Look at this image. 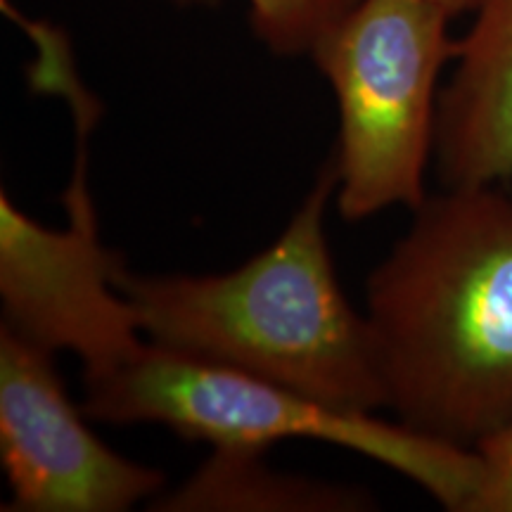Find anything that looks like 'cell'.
<instances>
[{
  "instance_id": "6da1fadb",
  "label": "cell",
  "mask_w": 512,
  "mask_h": 512,
  "mask_svg": "<svg viewBox=\"0 0 512 512\" xmlns=\"http://www.w3.org/2000/svg\"><path fill=\"white\" fill-rule=\"evenodd\" d=\"M368 278V320L399 422L475 448L512 422V195L425 197Z\"/></svg>"
},
{
  "instance_id": "7a4b0ae2",
  "label": "cell",
  "mask_w": 512,
  "mask_h": 512,
  "mask_svg": "<svg viewBox=\"0 0 512 512\" xmlns=\"http://www.w3.org/2000/svg\"><path fill=\"white\" fill-rule=\"evenodd\" d=\"M335 192L330 159L278 240L230 273L138 275L121 264L114 283L143 335L349 411L387 406L375 332L349 304L325 238Z\"/></svg>"
},
{
  "instance_id": "3957f363",
  "label": "cell",
  "mask_w": 512,
  "mask_h": 512,
  "mask_svg": "<svg viewBox=\"0 0 512 512\" xmlns=\"http://www.w3.org/2000/svg\"><path fill=\"white\" fill-rule=\"evenodd\" d=\"M83 411L107 425H159L211 448H261L316 439L373 458L413 479L448 510H465L477 456L403 422L349 411L283 384L202 361L145 339L117 366L83 373Z\"/></svg>"
},
{
  "instance_id": "277c9868",
  "label": "cell",
  "mask_w": 512,
  "mask_h": 512,
  "mask_svg": "<svg viewBox=\"0 0 512 512\" xmlns=\"http://www.w3.org/2000/svg\"><path fill=\"white\" fill-rule=\"evenodd\" d=\"M448 19L427 0H356L311 50L339 105L332 162L344 221L425 202L437 81L456 55Z\"/></svg>"
},
{
  "instance_id": "5b68a950",
  "label": "cell",
  "mask_w": 512,
  "mask_h": 512,
  "mask_svg": "<svg viewBox=\"0 0 512 512\" xmlns=\"http://www.w3.org/2000/svg\"><path fill=\"white\" fill-rule=\"evenodd\" d=\"M69 93L79 128V157L64 195L69 226L53 230L0 192V299L3 325L48 351H72L83 373H98L136 354L145 342L136 309L114 283L124 264L102 245L88 190V133L98 105L76 79L53 81Z\"/></svg>"
},
{
  "instance_id": "8992f818",
  "label": "cell",
  "mask_w": 512,
  "mask_h": 512,
  "mask_svg": "<svg viewBox=\"0 0 512 512\" xmlns=\"http://www.w3.org/2000/svg\"><path fill=\"white\" fill-rule=\"evenodd\" d=\"M86 413V411H83ZM57 375L53 351L0 328V458L12 512H124L155 501L164 472L95 437Z\"/></svg>"
},
{
  "instance_id": "52a82bcc",
  "label": "cell",
  "mask_w": 512,
  "mask_h": 512,
  "mask_svg": "<svg viewBox=\"0 0 512 512\" xmlns=\"http://www.w3.org/2000/svg\"><path fill=\"white\" fill-rule=\"evenodd\" d=\"M453 79L439 98L437 171L446 188L512 178V0H482L456 43Z\"/></svg>"
},
{
  "instance_id": "ba28073f",
  "label": "cell",
  "mask_w": 512,
  "mask_h": 512,
  "mask_svg": "<svg viewBox=\"0 0 512 512\" xmlns=\"http://www.w3.org/2000/svg\"><path fill=\"white\" fill-rule=\"evenodd\" d=\"M261 448H214L181 486L152 501L162 512H339L373 505L363 489L287 475Z\"/></svg>"
},
{
  "instance_id": "9c48e42d",
  "label": "cell",
  "mask_w": 512,
  "mask_h": 512,
  "mask_svg": "<svg viewBox=\"0 0 512 512\" xmlns=\"http://www.w3.org/2000/svg\"><path fill=\"white\" fill-rule=\"evenodd\" d=\"M356 0H249L252 24L275 53L313 50Z\"/></svg>"
},
{
  "instance_id": "30bf717a",
  "label": "cell",
  "mask_w": 512,
  "mask_h": 512,
  "mask_svg": "<svg viewBox=\"0 0 512 512\" xmlns=\"http://www.w3.org/2000/svg\"><path fill=\"white\" fill-rule=\"evenodd\" d=\"M477 482L463 512H512V422L472 448Z\"/></svg>"
},
{
  "instance_id": "8fae6325",
  "label": "cell",
  "mask_w": 512,
  "mask_h": 512,
  "mask_svg": "<svg viewBox=\"0 0 512 512\" xmlns=\"http://www.w3.org/2000/svg\"><path fill=\"white\" fill-rule=\"evenodd\" d=\"M427 3L439 5L441 10H446L448 15L453 17V15H458V12H463V10H477L482 0H427Z\"/></svg>"
}]
</instances>
